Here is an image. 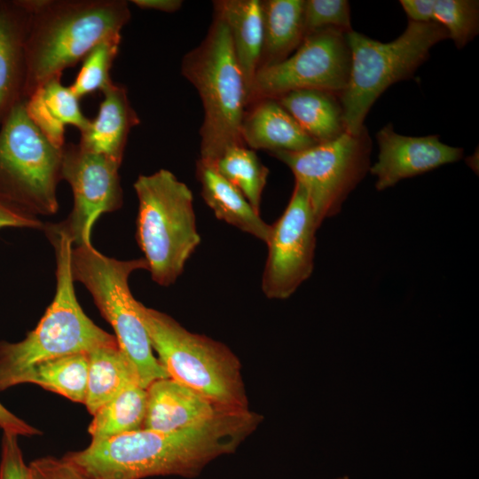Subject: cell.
Returning <instances> with one entry per match:
<instances>
[{"instance_id": "obj_11", "label": "cell", "mask_w": 479, "mask_h": 479, "mask_svg": "<svg viewBox=\"0 0 479 479\" xmlns=\"http://www.w3.org/2000/svg\"><path fill=\"white\" fill-rule=\"evenodd\" d=\"M346 33L334 27L317 31L307 35L285 60L259 68L247 97V106L298 90L340 95L348 82L350 67Z\"/></svg>"}, {"instance_id": "obj_36", "label": "cell", "mask_w": 479, "mask_h": 479, "mask_svg": "<svg viewBox=\"0 0 479 479\" xmlns=\"http://www.w3.org/2000/svg\"><path fill=\"white\" fill-rule=\"evenodd\" d=\"M131 3L141 9L156 10L164 12H175L183 4L181 0H132Z\"/></svg>"}, {"instance_id": "obj_16", "label": "cell", "mask_w": 479, "mask_h": 479, "mask_svg": "<svg viewBox=\"0 0 479 479\" xmlns=\"http://www.w3.org/2000/svg\"><path fill=\"white\" fill-rule=\"evenodd\" d=\"M143 428L172 432L206 422L224 411L192 389L170 379L152 382Z\"/></svg>"}, {"instance_id": "obj_28", "label": "cell", "mask_w": 479, "mask_h": 479, "mask_svg": "<svg viewBox=\"0 0 479 479\" xmlns=\"http://www.w3.org/2000/svg\"><path fill=\"white\" fill-rule=\"evenodd\" d=\"M121 35L97 43L82 60V67L70 88L80 99L95 91H102L113 82L110 70L121 43Z\"/></svg>"}, {"instance_id": "obj_23", "label": "cell", "mask_w": 479, "mask_h": 479, "mask_svg": "<svg viewBox=\"0 0 479 479\" xmlns=\"http://www.w3.org/2000/svg\"><path fill=\"white\" fill-rule=\"evenodd\" d=\"M303 0L262 1L263 43L259 68L279 63L302 43Z\"/></svg>"}, {"instance_id": "obj_21", "label": "cell", "mask_w": 479, "mask_h": 479, "mask_svg": "<svg viewBox=\"0 0 479 479\" xmlns=\"http://www.w3.org/2000/svg\"><path fill=\"white\" fill-rule=\"evenodd\" d=\"M214 11L225 21L235 57L245 81L247 97L258 70L263 43V19L260 0H221Z\"/></svg>"}, {"instance_id": "obj_4", "label": "cell", "mask_w": 479, "mask_h": 479, "mask_svg": "<svg viewBox=\"0 0 479 479\" xmlns=\"http://www.w3.org/2000/svg\"><path fill=\"white\" fill-rule=\"evenodd\" d=\"M181 71L201 99L200 160L212 164L228 147L245 145L241 123L247 108L245 81L229 29L215 11L205 38L184 56Z\"/></svg>"}, {"instance_id": "obj_31", "label": "cell", "mask_w": 479, "mask_h": 479, "mask_svg": "<svg viewBox=\"0 0 479 479\" xmlns=\"http://www.w3.org/2000/svg\"><path fill=\"white\" fill-rule=\"evenodd\" d=\"M30 479H91L80 467L64 456L42 458L28 465Z\"/></svg>"}, {"instance_id": "obj_17", "label": "cell", "mask_w": 479, "mask_h": 479, "mask_svg": "<svg viewBox=\"0 0 479 479\" xmlns=\"http://www.w3.org/2000/svg\"><path fill=\"white\" fill-rule=\"evenodd\" d=\"M241 138L247 147L271 153L299 152L318 144L273 98L260 99L247 106Z\"/></svg>"}, {"instance_id": "obj_34", "label": "cell", "mask_w": 479, "mask_h": 479, "mask_svg": "<svg viewBox=\"0 0 479 479\" xmlns=\"http://www.w3.org/2000/svg\"><path fill=\"white\" fill-rule=\"evenodd\" d=\"M436 0H401L399 3L410 21L426 23L433 21Z\"/></svg>"}, {"instance_id": "obj_10", "label": "cell", "mask_w": 479, "mask_h": 479, "mask_svg": "<svg viewBox=\"0 0 479 479\" xmlns=\"http://www.w3.org/2000/svg\"><path fill=\"white\" fill-rule=\"evenodd\" d=\"M372 140L365 129L358 135L342 133L334 140L299 152L271 154L284 162L306 191L319 228L336 216L349 194L370 169Z\"/></svg>"}, {"instance_id": "obj_2", "label": "cell", "mask_w": 479, "mask_h": 479, "mask_svg": "<svg viewBox=\"0 0 479 479\" xmlns=\"http://www.w3.org/2000/svg\"><path fill=\"white\" fill-rule=\"evenodd\" d=\"M29 4L25 100L82 60L97 43L121 35L130 19L123 0H29Z\"/></svg>"}, {"instance_id": "obj_27", "label": "cell", "mask_w": 479, "mask_h": 479, "mask_svg": "<svg viewBox=\"0 0 479 479\" xmlns=\"http://www.w3.org/2000/svg\"><path fill=\"white\" fill-rule=\"evenodd\" d=\"M209 165L232 184L245 196L254 209L260 213L263 192L267 183L269 169L260 161L255 150L246 145H233L225 149Z\"/></svg>"}, {"instance_id": "obj_32", "label": "cell", "mask_w": 479, "mask_h": 479, "mask_svg": "<svg viewBox=\"0 0 479 479\" xmlns=\"http://www.w3.org/2000/svg\"><path fill=\"white\" fill-rule=\"evenodd\" d=\"M17 436L8 432L3 434L0 479H30Z\"/></svg>"}, {"instance_id": "obj_35", "label": "cell", "mask_w": 479, "mask_h": 479, "mask_svg": "<svg viewBox=\"0 0 479 479\" xmlns=\"http://www.w3.org/2000/svg\"><path fill=\"white\" fill-rule=\"evenodd\" d=\"M0 428L4 432L16 436H34L40 433L38 429L30 426L0 403Z\"/></svg>"}, {"instance_id": "obj_33", "label": "cell", "mask_w": 479, "mask_h": 479, "mask_svg": "<svg viewBox=\"0 0 479 479\" xmlns=\"http://www.w3.org/2000/svg\"><path fill=\"white\" fill-rule=\"evenodd\" d=\"M6 227L42 229L44 224L37 217L21 213L0 201V229Z\"/></svg>"}, {"instance_id": "obj_7", "label": "cell", "mask_w": 479, "mask_h": 479, "mask_svg": "<svg viewBox=\"0 0 479 479\" xmlns=\"http://www.w3.org/2000/svg\"><path fill=\"white\" fill-rule=\"evenodd\" d=\"M350 51L348 82L339 95L345 131L358 135L375 100L395 82L411 78L428 58L430 49L449 38L446 30L431 21H410L389 43H381L350 30L346 33Z\"/></svg>"}, {"instance_id": "obj_18", "label": "cell", "mask_w": 479, "mask_h": 479, "mask_svg": "<svg viewBox=\"0 0 479 479\" xmlns=\"http://www.w3.org/2000/svg\"><path fill=\"white\" fill-rule=\"evenodd\" d=\"M101 92L103 99L98 114L80 132L78 144L121 164L129 133L140 121L123 85L113 82Z\"/></svg>"}, {"instance_id": "obj_22", "label": "cell", "mask_w": 479, "mask_h": 479, "mask_svg": "<svg viewBox=\"0 0 479 479\" xmlns=\"http://www.w3.org/2000/svg\"><path fill=\"white\" fill-rule=\"evenodd\" d=\"M275 99L318 143L334 140L346 132L337 94L307 89L290 91Z\"/></svg>"}, {"instance_id": "obj_29", "label": "cell", "mask_w": 479, "mask_h": 479, "mask_svg": "<svg viewBox=\"0 0 479 479\" xmlns=\"http://www.w3.org/2000/svg\"><path fill=\"white\" fill-rule=\"evenodd\" d=\"M433 21L441 25L455 46H466L478 33L479 2L475 0H436Z\"/></svg>"}, {"instance_id": "obj_3", "label": "cell", "mask_w": 479, "mask_h": 479, "mask_svg": "<svg viewBox=\"0 0 479 479\" xmlns=\"http://www.w3.org/2000/svg\"><path fill=\"white\" fill-rule=\"evenodd\" d=\"M44 230L55 249V296L22 341H0V391L15 386L19 376L37 363L118 344L114 335L87 317L77 301L71 271L72 240L51 224L44 225Z\"/></svg>"}, {"instance_id": "obj_14", "label": "cell", "mask_w": 479, "mask_h": 479, "mask_svg": "<svg viewBox=\"0 0 479 479\" xmlns=\"http://www.w3.org/2000/svg\"><path fill=\"white\" fill-rule=\"evenodd\" d=\"M378 161L370 167L375 188L383 191L402 179L459 161L463 149L442 143L438 136L408 137L395 132L391 123L376 134Z\"/></svg>"}, {"instance_id": "obj_15", "label": "cell", "mask_w": 479, "mask_h": 479, "mask_svg": "<svg viewBox=\"0 0 479 479\" xmlns=\"http://www.w3.org/2000/svg\"><path fill=\"white\" fill-rule=\"evenodd\" d=\"M29 0H0V124L25 101Z\"/></svg>"}, {"instance_id": "obj_25", "label": "cell", "mask_w": 479, "mask_h": 479, "mask_svg": "<svg viewBox=\"0 0 479 479\" xmlns=\"http://www.w3.org/2000/svg\"><path fill=\"white\" fill-rule=\"evenodd\" d=\"M147 403L146 389L133 383L100 406L88 428L90 444L142 429Z\"/></svg>"}, {"instance_id": "obj_19", "label": "cell", "mask_w": 479, "mask_h": 479, "mask_svg": "<svg viewBox=\"0 0 479 479\" xmlns=\"http://www.w3.org/2000/svg\"><path fill=\"white\" fill-rule=\"evenodd\" d=\"M29 119L56 147L65 145L66 126L71 125L82 131L90 122L81 109L79 98L72 89L56 76L37 88L25 100Z\"/></svg>"}, {"instance_id": "obj_1", "label": "cell", "mask_w": 479, "mask_h": 479, "mask_svg": "<svg viewBox=\"0 0 479 479\" xmlns=\"http://www.w3.org/2000/svg\"><path fill=\"white\" fill-rule=\"evenodd\" d=\"M261 420L248 409L224 410L196 426L172 432L142 428L65 457L91 479L194 477L216 458L234 452Z\"/></svg>"}, {"instance_id": "obj_8", "label": "cell", "mask_w": 479, "mask_h": 479, "mask_svg": "<svg viewBox=\"0 0 479 479\" xmlns=\"http://www.w3.org/2000/svg\"><path fill=\"white\" fill-rule=\"evenodd\" d=\"M147 270L145 258L116 260L90 244L75 246L71 252L74 281L90 293L101 315L112 326L118 346L133 367L139 385L147 389L159 379L169 378L153 354L138 304L129 287V277Z\"/></svg>"}, {"instance_id": "obj_9", "label": "cell", "mask_w": 479, "mask_h": 479, "mask_svg": "<svg viewBox=\"0 0 479 479\" xmlns=\"http://www.w3.org/2000/svg\"><path fill=\"white\" fill-rule=\"evenodd\" d=\"M62 148L52 145L29 119L25 101L17 105L0 129V201L37 217L59 208Z\"/></svg>"}, {"instance_id": "obj_20", "label": "cell", "mask_w": 479, "mask_h": 479, "mask_svg": "<svg viewBox=\"0 0 479 479\" xmlns=\"http://www.w3.org/2000/svg\"><path fill=\"white\" fill-rule=\"evenodd\" d=\"M196 177L201 185L202 199L217 219L266 243L271 225L232 184L200 159L196 162Z\"/></svg>"}, {"instance_id": "obj_6", "label": "cell", "mask_w": 479, "mask_h": 479, "mask_svg": "<svg viewBox=\"0 0 479 479\" xmlns=\"http://www.w3.org/2000/svg\"><path fill=\"white\" fill-rule=\"evenodd\" d=\"M134 189L138 200L137 240L152 279L174 284L200 243L191 189L169 170L140 175Z\"/></svg>"}, {"instance_id": "obj_12", "label": "cell", "mask_w": 479, "mask_h": 479, "mask_svg": "<svg viewBox=\"0 0 479 479\" xmlns=\"http://www.w3.org/2000/svg\"><path fill=\"white\" fill-rule=\"evenodd\" d=\"M266 241L262 291L269 299L290 297L312 274L318 229L305 189L297 182Z\"/></svg>"}, {"instance_id": "obj_24", "label": "cell", "mask_w": 479, "mask_h": 479, "mask_svg": "<svg viewBox=\"0 0 479 479\" xmlns=\"http://www.w3.org/2000/svg\"><path fill=\"white\" fill-rule=\"evenodd\" d=\"M133 383L139 384L136 373L118 344L99 347L88 353L83 404L90 414Z\"/></svg>"}, {"instance_id": "obj_37", "label": "cell", "mask_w": 479, "mask_h": 479, "mask_svg": "<svg viewBox=\"0 0 479 479\" xmlns=\"http://www.w3.org/2000/svg\"><path fill=\"white\" fill-rule=\"evenodd\" d=\"M337 479H349V477L345 475V476H342V477H339Z\"/></svg>"}, {"instance_id": "obj_26", "label": "cell", "mask_w": 479, "mask_h": 479, "mask_svg": "<svg viewBox=\"0 0 479 479\" xmlns=\"http://www.w3.org/2000/svg\"><path fill=\"white\" fill-rule=\"evenodd\" d=\"M88 354H74L37 363L22 373L16 385L34 383L71 401L84 404Z\"/></svg>"}, {"instance_id": "obj_30", "label": "cell", "mask_w": 479, "mask_h": 479, "mask_svg": "<svg viewBox=\"0 0 479 479\" xmlns=\"http://www.w3.org/2000/svg\"><path fill=\"white\" fill-rule=\"evenodd\" d=\"M351 29L349 4L346 0H307L303 6L304 38L326 28Z\"/></svg>"}, {"instance_id": "obj_5", "label": "cell", "mask_w": 479, "mask_h": 479, "mask_svg": "<svg viewBox=\"0 0 479 479\" xmlns=\"http://www.w3.org/2000/svg\"><path fill=\"white\" fill-rule=\"evenodd\" d=\"M138 310L169 378L221 409H248L240 362L226 345L188 331L170 316L140 302Z\"/></svg>"}, {"instance_id": "obj_13", "label": "cell", "mask_w": 479, "mask_h": 479, "mask_svg": "<svg viewBox=\"0 0 479 479\" xmlns=\"http://www.w3.org/2000/svg\"><path fill=\"white\" fill-rule=\"evenodd\" d=\"M120 166L109 157L84 149L79 144L63 146L61 180L71 186L74 206L65 221L51 225L67 233L75 247L91 243V228L100 215L121 208Z\"/></svg>"}]
</instances>
